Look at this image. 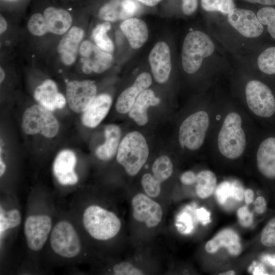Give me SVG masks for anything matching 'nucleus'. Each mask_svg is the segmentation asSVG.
Masks as SVG:
<instances>
[{
	"instance_id": "32",
	"label": "nucleus",
	"mask_w": 275,
	"mask_h": 275,
	"mask_svg": "<svg viewBox=\"0 0 275 275\" xmlns=\"http://www.w3.org/2000/svg\"><path fill=\"white\" fill-rule=\"evenodd\" d=\"M21 220V216L19 211L16 209H11L4 213L1 208L0 216V232L4 233L10 228L18 226Z\"/></svg>"
},
{
	"instance_id": "11",
	"label": "nucleus",
	"mask_w": 275,
	"mask_h": 275,
	"mask_svg": "<svg viewBox=\"0 0 275 275\" xmlns=\"http://www.w3.org/2000/svg\"><path fill=\"white\" fill-rule=\"evenodd\" d=\"M133 218L149 228L157 227L161 222V206L153 198L143 193H138L131 200Z\"/></svg>"
},
{
	"instance_id": "31",
	"label": "nucleus",
	"mask_w": 275,
	"mask_h": 275,
	"mask_svg": "<svg viewBox=\"0 0 275 275\" xmlns=\"http://www.w3.org/2000/svg\"><path fill=\"white\" fill-rule=\"evenodd\" d=\"M258 66L262 72L267 74H275V47H270L259 56Z\"/></svg>"
},
{
	"instance_id": "6",
	"label": "nucleus",
	"mask_w": 275,
	"mask_h": 275,
	"mask_svg": "<svg viewBox=\"0 0 275 275\" xmlns=\"http://www.w3.org/2000/svg\"><path fill=\"white\" fill-rule=\"evenodd\" d=\"M209 123V115L205 111H199L188 116L179 129L180 146L192 151L199 149L204 143Z\"/></svg>"
},
{
	"instance_id": "8",
	"label": "nucleus",
	"mask_w": 275,
	"mask_h": 275,
	"mask_svg": "<svg viewBox=\"0 0 275 275\" xmlns=\"http://www.w3.org/2000/svg\"><path fill=\"white\" fill-rule=\"evenodd\" d=\"M246 103L256 115L269 118L275 113V98L270 88L257 80L250 81L245 89Z\"/></svg>"
},
{
	"instance_id": "19",
	"label": "nucleus",
	"mask_w": 275,
	"mask_h": 275,
	"mask_svg": "<svg viewBox=\"0 0 275 275\" xmlns=\"http://www.w3.org/2000/svg\"><path fill=\"white\" fill-rule=\"evenodd\" d=\"M84 36V30L74 26L70 28L61 40L58 51L64 65L70 66L75 62Z\"/></svg>"
},
{
	"instance_id": "48",
	"label": "nucleus",
	"mask_w": 275,
	"mask_h": 275,
	"mask_svg": "<svg viewBox=\"0 0 275 275\" xmlns=\"http://www.w3.org/2000/svg\"><path fill=\"white\" fill-rule=\"evenodd\" d=\"M144 5L152 7L157 5L161 0H137Z\"/></svg>"
},
{
	"instance_id": "5",
	"label": "nucleus",
	"mask_w": 275,
	"mask_h": 275,
	"mask_svg": "<svg viewBox=\"0 0 275 275\" xmlns=\"http://www.w3.org/2000/svg\"><path fill=\"white\" fill-rule=\"evenodd\" d=\"M21 127L26 134H39L47 138H52L58 134L60 126L51 111L38 104L32 105L24 111Z\"/></svg>"
},
{
	"instance_id": "28",
	"label": "nucleus",
	"mask_w": 275,
	"mask_h": 275,
	"mask_svg": "<svg viewBox=\"0 0 275 275\" xmlns=\"http://www.w3.org/2000/svg\"><path fill=\"white\" fill-rule=\"evenodd\" d=\"M173 171L174 166L171 159L165 155L157 157L151 167L152 174L161 183L169 179Z\"/></svg>"
},
{
	"instance_id": "40",
	"label": "nucleus",
	"mask_w": 275,
	"mask_h": 275,
	"mask_svg": "<svg viewBox=\"0 0 275 275\" xmlns=\"http://www.w3.org/2000/svg\"><path fill=\"white\" fill-rule=\"evenodd\" d=\"M254 211L258 214L265 213L268 208L267 202L263 196H259L253 202Z\"/></svg>"
},
{
	"instance_id": "46",
	"label": "nucleus",
	"mask_w": 275,
	"mask_h": 275,
	"mask_svg": "<svg viewBox=\"0 0 275 275\" xmlns=\"http://www.w3.org/2000/svg\"><path fill=\"white\" fill-rule=\"evenodd\" d=\"M245 1L254 3L260 4L264 5H275V0H244Z\"/></svg>"
},
{
	"instance_id": "4",
	"label": "nucleus",
	"mask_w": 275,
	"mask_h": 275,
	"mask_svg": "<svg viewBox=\"0 0 275 275\" xmlns=\"http://www.w3.org/2000/svg\"><path fill=\"white\" fill-rule=\"evenodd\" d=\"M214 44L210 37L200 31H194L186 36L182 49V65L188 74L196 72L200 68L203 59L214 52Z\"/></svg>"
},
{
	"instance_id": "34",
	"label": "nucleus",
	"mask_w": 275,
	"mask_h": 275,
	"mask_svg": "<svg viewBox=\"0 0 275 275\" xmlns=\"http://www.w3.org/2000/svg\"><path fill=\"white\" fill-rule=\"evenodd\" d=\"M27 28L32 35L36 36H42L48 32L45 19L40 12H36L31 15Z\"/></svg>"
},
{
	"instance_id": "29",
	"label": "nucleus",
	"mask_w": 275,
	"mask_h": 275,
	"mask_svg": "<svg viewBox=\"0 0 275 275\" xmlns=\"http://www.w3.org/2000/svg\"><path fill=\"white\" fill-rule=\"evenodd\" d=\"M111 28L110 23L106 21L97 25L92 32V37L96 45L109 53H112L114 48L112 41L107 35Z\"/></svg>"
},
{
	"instance_id": "13",
	"label": "nucleus",
	"mask_w": 275,
	"mask_h": 275,
	"mask_svg": "<svg viewBox=\"0 0 275 275\" xmlns=\"http://www.w3.org/2000/svg\"><path fill=\"white\" fill-rule=\"evenodd\" d=\"M227 19L232 26L247 38L257 37L264 30L257 15L249 10L235 8L228 14Z\"/></svg>"
},
{
	"instance_id": "45",
	"label": "nucleus",
	"mask_w": 275,
	"mask_h": 275,
	"mask_svg": "<svg viewBox=\"0 0 275 275\" xmlns=\"http://www.w3.org/2000/svg\"><path fill=\"white\" fill-rule=\"evenodd\" d=\"M198 215L203 223H207L210 221V213L204 208L197 210Z\"/></svg>"
},
{
	"instance_id": "38",
	"label": "nucleus",
	"mask_w": 275,
	"mask_h": 275,
	"mask_svg": "<svg viewBox=\"0 0 275 275\" xmlns=\"http://www.w3.org/2000/svg\"><path fill=\"white\" fill-rule=\"evenodd\" d=\"M230 197H231V184L229 183L223 182L215 189V197L219 204H224Z\"/></svg>"
},
{
	"instance_id": "36",
	"label": "nucleus",
	"mask_w": 275,
	"mask_h": 275,
	"mask_svg": "<svg viewBox=\"0 0 275 275\" xmlns=\"http://www.w3.org/2000/svg\"><path fill=\"white\" fill-rule=\"evenodd\" d=\"M257 16L262 25L267 26V30L271 36L275 39V9L265 7L260 9Z\"/></svg>"
},
{
	"instance_id": "10",
	"label": "nucleus",
	"mask_w": 275,
	"mask_h": 275,
	"mask_svg": "<svg viewBox=\"0 0 275 275\" xmlns=\"http://www.w3.org/2000/svg\"><path fill=\"white\" fill-rule=\"evenodd\" d=\"M79 53L81 69L86 74L102 73L111 66L113 60L111 53L102 50L88 40L81 43Z\"/></svg>"
},
{
	"instance_id": "20",
	"label": "nucleus",
	"mask_w": 275,
	"mask_h": 275,
	"mask_svg": "<svg viewBox=\"0 0 275 275\" xmlns=\"http://www.w3.org/2000/svg\"><path fill=\"white\" fill-rule=\"evenodd\" d=\"M34 97L40 105L52 112L63 108L66 100L58 92L56 84L51 79H46L35 89Z\"/></svg>"
},
{
	"instance_id": "27",
	"label": "nucleus",
	"mask_w": 275,
	"mask_h": 275,
	"mask_svg": "<svg viewBox=\"0 0 275 275\" xmlns=\"http://www.w3.org/2000/svg\"><path fill=\"white\" fill-rule=\"evenodd\" d=\"M217 179L210 170H203L196 174L195 190L199 198L204 199L210 197L215 189Z\"/></svg>"
},
{
	"instance_id": "42",
	"label": "nucleus",
	"mask_w": 275,
	"mask_h": 275,
	"mask_svg": "<svg viewBox=\"0 0 275 275\" xmlns=\"http://www.w3.org/2000/svg\"><path fill=\"white\" fill-rule=\"evenodd\" d=\"M244 189L238 183L234 182L231 184V197L241 201L244 199Z\"/></svg>"
},
{
	"instance_id": "39",
	"label": "nucleus",
	"mask_w": 275,
	"mask_h": 275,
	"mask_svg": "<svg viewBox=\"0 0 275 275\" xmlns=\"http://www.w3.org/2000/svg\"><path fill=\"white\" fill-rule=\"evenodd\" d=\"M237 214L239 223L242 226L248 227L252 224L253 214L250 211L247 206L239 208Z\"/></svg>"
},
{
	"instance_id": "33",
	"label": "nucleus",
	"mask_w": 275,
	"mask_h": 275,
	"mask_svg": "<svg viewBox=\"0 0 275 275\" xmlns=\"http://www.w3.org/2000/svg\"><path fill=\"white\" fill-rule=\"evenodd\" d=\"M202 8L206 11H218L228 14L235 8L233 0H201Z\"/></svg>"
},
{
	"instance_id": "43",
	"label": "nucleus",
	"mask_w": 275,
	"mask_h": 275,
	"mask_svg": "<svg viewBox=\"0 0 275 275\" xmlns=\"http://www.w3.org/2000/svg\"><path fill=\"white\" fill-rule=\"evenodd\" d=\"M181 182L186 185H190L196 182V174L193 171H188L182 173L180 176Z\"/></svg>"
},
{
	"instance_id": "47",
	"label": "nucleus",
	"mask_w": 275,
	"mask_h": 275,
	"mask_svg": "<svg viewBox=\"0 0 275 275\" xmlns=\"http://www.w3.org/2000/svg\"><path fill=\"white\" fill-rule=\"evenodd\" d=\"M7 23L2 15H1L0 17V33L1 34H3L7 30Z\"/></svg>"
},
{
	"instance_id": "21",
	"label": "nucleus",
	"mask_w": 275,
	"mask_h": 275,
	"mask_svg": "<svg viewBox=\"0 0 275 275\" xmlns=\"http://www.w3.org/2000/svg\"><path fill=\"white\" fill-rule=\"evenodd\" d=\"M222 247L232 256L240 255L242 248L238 234L231 229H223L206 243L205 250L209 254H214Z\"/></svg>"
},
{
	"instance_id": "30",
	"label": "nucleus",
	"mask_w": 275,
	"mask_h": 275,
	"mask_svg": "<svg viewBox=\"0 0 275 275\" xmlns=\"http://www.w3.org/2000/svg\"><path fill=\"white\" fill-rule=\"evenodd\" d=\"M259 246L264 250H275V214L266 222L258 237Z\"/></svg>"
},
{
	"instance_id": "3",
	"label": "nucleus",
	"mask_w": 275,
	"mask_h": 275,
	"mask_svg": "<svg viewBox=\"0 0 275 275\" xmlns=\"http://www.w3.org/2000/svg\"><path fill=\"white\" fill-rule=\"evenodd\" d=\"M246 144L240 116L236 112L227 115L217 138L218 148L226 158L235 159L243 153Z\"/></svg>"
},
{
	"instance_id": "1",
	"label": "nucleus",
	"mask_w": 275,
	"mask_h": 275,
	"mask_svg": "<svg viewBox=\"0 0 275 275\" xmlns=\"http://www.w3.org/2000/svg\"><path fill=\"white\" fill-rule=\"evenodd\" d=\"M149 149L144 136L138 131L127 133L121 140L116 159L130 176L138 174L146 163Z\"/></svg>"
},
{
	"instance_id": "14",
	"label": "nucleus",
	"mask_w": 275,
	"mask_h": 275,
	"mask_svg": "<svg viewBox=\"0 0 275 275\" xmlns=\"http://www.w3.org/2000/svg\"><path fill=\"white\" fill-rule=\"evenodd\" d=\"M149 61L154 79L163 84L169 79L171 69L170 49L164 42H157L151 49Z\"/></svg>"
},
{
	"instance_id": "26",
	"label": "nucleus",
	"mask_w": 275,
	"mask_h": 275,
	"mask_svg": "<svg viewBox=\"0 0 275 275\" xmlns=\"http://www.w3.org/2000/svg\"><path fill=\"white\" fill-rule=\"evenodd\" d=\"M121 135V129L118 125H107L104 129L105 141L95 151L97 157L103 161L111 159L117 154Z\"/></svg>"
},
{
	"instance_id": "53",
	"label": "nucleus",
	"mask_w": 275,
	"mask_h": 275,
	"mask_svg": "<svg viewBox=\"0 0 275 275\" xmlns=\"http://www.w3.org/2000/svg\"><path fill=\"white\" fill-rule=\"evenodd\" d=\"M11 1H13V0H11Z\"/></svg>"
},
{
	"instance_id": "18",
	"label": "nucleus",
	"mask_w": 275,
	"mask_h": 275,
	"mask_svg": "<svg viewBox=\"0 0 275 275\" xmlns=\"http://www.w3.org/2000/svg\"><path fill=\"white\" fill-rule=\"evenodd\" d=\"M152 79L148 72H143L136 78L133 84L124 90L118 96L115 107L122 114L128 113L140 94L151 85Z\"/></svg>"
},
{
	"instance_id": "16",
	"label": "nucleus",
	"mask_w": 275,
	"mask_h": 275,
	"mask_svg": "<svg viewBox=\"0 0 275 275\" xmlns=\"http://www.w3.org/2000/svg\"><path fill=\"white\" fill-rule=\"evenodd\" d=\"M139 6L134 0H110L99 10V17L107 22L126 20L134 15Z\"/></svg>"
},
{
	"instance_id": "2",
	"label": "nucleus",
	"mask_w": 275,
	"mask_h": 275,
	"mask_svg": "<svg viewBox=\"0 0 275 275\" xmlns=\"http://www.w3.org/2000/svg\"><path fill=\"white\" fill-rule=\"evenodd\" d=\"M82 223L89 234L98 240L114 238L121 228V221L116 214L96 205H90L85 210Z\"/></svg>"
},
{
	"instance_id": "23",
	"label": "nucleus",
	"mask_w": 275,
	"mask_h": 275,
	"mask_svg": "<svg viewBox=\"0 0 275 275\" xmlns=\"http://www.w3.org/2000/svg\"><path fill=\"white\" fill-rule=\"evenodd\" d=\"M112 103V97L108 94H101L96 96L87 109L82 113V124L90 128L96 127L107 115Z\"/></svg>"
},
{
	"instance_id": "49",
	"label": "nucleus",
	"mask_w": 275,
	"mask_h": 275,
	"mask_svg": "<svg viewBox=\"0 0 275 275\" xmlns=\"http://www.w3.org/2000/svg\"><path fill=\"white\" fill-rule=\"evenodd\" d=\"M6 169V165L4 162L2 154L0 156V176L2 177L5 173Z\"/></svg>"
},
{
	"instance_id": "51",
	"label": "nucleus",
	"mask_w": 275,
	"mask_h": 275,
	"mask_svg": "<svg viewBox=\"0 0 275 275\" xmlns=\"http://www.w3.org/2000/svg\"><path fill=\"white\" fill-rule=\"evenodd\" d=\"M220 275H234L235 274V272L234 270H228L221 273H219Z\"/></svg>"
},
{
	"instance_id": "22",
	"label": "nucleus",
	"mask_w": 275,
	"mask_h": 275,
	"mask_svg": "<svg viewBox=\"0 0 275 275\" xmlns=\"http://www.w3.org/2000/svg\"><path fill=\"white\" fill-rule=\"evenodd\" d=\"M48 32L56 35L66 33L72 23L71 13L66 9L55 6H48L42 13Z\"/></svg>"
},
{
	"instance_id": "50",
	"label": "nucleus",
	"mask_w": 275,
	"mask_h": 275,
	"mask_svg": "<svg viewBox=\"0 0 275 275\" xmlns=\"http://www.w3.org/2000/svg\"><path fill=\"white\" fill-rule=\"evenodd\" d=\"M5 77V72L2 67L0 68V82L2 83Z\"/></svg>"
},
{
	"instance_id": "24",
	"label": "nucleus",
	"mask_w": 275,
	"mask_h": 275,
	"mask_svg": "<svg viewBox=\"0 0 275 275\" xmlns=\"http://www.w3.org/2000/svg\"><path fill=\"white\" fill-rule=\"evenodd\" d=\"M160 102L151 89L143 91L136 98L128 112L129 117L138 125L144 126L148 122V109L150 106H155Z\"/></svg>"
},
{
	"instance_id": "7",
	"label": "nucleus",
	"mask_w": 275,
	"mask_h": 275,
	"mask_svg": "<svg viewBox=\"0 0 275 275\" xmlns=\"http://www.w3.org/2000/svg\"><path fill=\"white\" fill-rule=\"evenodd\" d=\"M51 249L58 255L66 258L77 256L81 251L79 236L69 222L62 221L53 228L50 238Z\"/></svg>"
},
{
	"instance_id": "15",
	"label": "nucleus",
	"mask_w": 275,
	"mask_h": 275,
	"mask_svg": "<svg viewBox=\"0 0 275 275\" xmlns=\"http://www.w3.org/2000/svg\"><path fill=\"white\" fill-rule=\"evenodd\" d=\"M256 164L261 176L275 189V137H269L260 144Z\"/></svg>"
},
{
	"instance_id": "37",
	"label": "nucleus",
	"mask_w": 275,
	"mask_h": 275,
	"mask_svg": "<svg viewBox=\"0 0 275 275\" xmlns=\"http://www.w3.org/2000/svg\"><path fill=\"white\" fill-rule=\"evenodd\" d=\"M113 274L116 275H141L144 272L127 261L115 264L113 268Z\"/></svg>"
},
{
	"instance_id": "9",
	"label": "nucleus",
	"mask_w": 275,
	"mask_h": 275,
	"mask_svg": "<svg viewBox=\"0 0 275 275\" xmlns=\"http://www.w3.org/2000/svg\"><path fill=\"white\" fill-rule=\"evenodd\" d=\"M97 87L90 80H72L66 85V99L75 113H84L96 97Z\"/></svg>"
},
{
	"instance_id": "12",
	"label": "nucleus",
	"mask_w": 275,
	"mask_h": 275,
	"mask_svg": "<svg viewBox=\"0 0 275 275\" xmlns=\"http://www.w3.org/2000/svg\"><path fill=\"white\" fill-rule=\"evenodd\" d=\"M52 226L51 218L47 215L28 216L24 223V232L29 248L38 251L44 246Z\"/></svg>"
},
{
	"instance_id": "25",
	"label": "nucleus",
	"mask_w": 275,
	"mask_h": 275,
	"mask_svg": "<svg viewBox=\"0 0 275 275\" xmlns=\"http://www.w3.org/2000/svg\"><path fill=\"white\" fill-rule=\"evenodd\" d=\"M120 29L133 49L141 47L148 38V30L145 22L136 18H128L120 24Z\"/></svg>"
},
{
	"instance_id": "44",
	"label": "nucleus",
	"mask_w": 275,
	"mask_h": 275,
	"mask_svg": "<svg viewBox=\"0 0 275 275\" xmlns=\"http://www.w3.org/2000/svg\"><path fill=\"white\" fill-rule=\"evenodd\" d=\"M255 195L254 191L251 189H247L244 191V200L246 205L253 203Z\"/></svg>"
},
{
	"instance_id": "52",
	"label": "nucleus",
	"mask_w": 275,
	"mask_h": 275,
	"mask_svg": "<svg viewBox=\"0 0 275 275\" xmlns=\"http://www.w3.org/2000/svg\"><path fill=\"white\" fill-rule=\"evenodd\" d=\"M74 1H79V0H74Z\"/></svg>"
},
{
	"instance_id": "41",
	"label": "nucleus",
	"mask_w": 275,
	"mask_h": 275,
	"mask_svg": "<svg viewBox=\"0 0 275 275\" xmlns=\"http://www.w3.org/2000/svg\"><path fill=\"white\" fill-rule=\"evenodd\" d=\"M198 0H182V10L187 15L193 14L197 10Z\"/></svg>"
},
{
	"instance_id": "17",
	"label": "nucleus",
	"mask_w": 275,
	"mask_h": 275,
	"mask_svg": "<svg viewBox=\"0 0 275 275\" xmlns=\"http://www.w3.org/2000/svg\"><path fill=\"white\" fill-rule=\"evenodd\" d=\"M76 157L71 150H64L56 156L53 165L54 175L58 182L64 185H74L78 176L74 171Z\"/></svg>"
},
{
	"instance_id": "35",
	"label": "nucleus",
	"mask_w": 275,
	"mask_h": 275,
	"mask_svg": "<svg viewBox=\"0 0 275 275\" xmlns=\"http://www.w3.org/2000/svg\"><path fill=\"white\" fill-rule=\"evenodd\" d=\"M141 183L145 194L149 197L155 198L160 195L161 183L152 173L144 174L141 178Z\"/></svg>"
}]
</instances>
